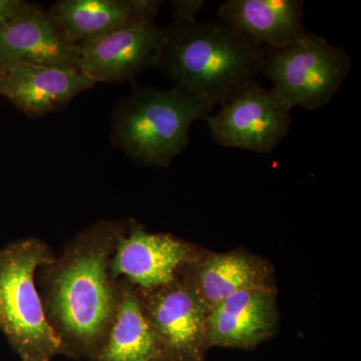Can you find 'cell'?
<instances>
[{
  "label": "cell",
  "instance_id": "cell-15",
  "mask_svg": "<svg viewBox=\"0 0 361 361\" xmlns=\"http://www.w3.org/2000/svg\"><path fill=\"white\" fill-rule=\"evenodd\" d=\"M300 0H227L218 7V20L256 47H280L305 35Z\"/></svg>",
  "mask_w": 361,
  "mask_h": 361
},
{
  "label": "cell",
  "instance_id": "cell-14",
  "mask_svg": "<svg viewBox=\"0 0 361 361\" xmlns=\"http://www.w3.org/2000/svg\"><path fill=\"white\" fill-rule=\"evenodd\" d=\"M209 310L232 294L247 289L275 286L267 261L247 252L196 255L180 272Z\"/></svg>",
  "mask_w": 361,
  "mask_h": 361
},
{
  "label": "cell",
  "instance_id": "cell-16",
  "mask_svg": "<svg viewBox=\"0 0 361 361\" xmlns=\"http://www.w3.org/2000/svg\"><path fill=\"white\" fill-rule=\"evenodd\" d=\"M120 280V297L103 348L96 361H149L164 355L142 314L134 285Z\"/></svg>",
  "mask_w": 361,
  "mask_h": 361
},
{
  "label": "cell",
  "instance_id": "cell-13",
  "mask_svg": "<svg viewBox=\"0 0 361 361\" xmlns=\"http://www.w3.org/2000/svg\"><path fill=\"white\" fill-rule=\"evenodd\" d=\"M161 4L157 0H59L47 13L66 39L82 44L155 23Z\"/></svg>",
  "mask_w": 361,
  "mask_h": 361
},
{
  "label": "cell",
  "instance_id": "cell-1",
  "mask_svg": "<svg viewBox=\"0 0 361 361\" xmlns=\"http://www.w3.org/2000/svg\"><path fill=\"white\" fill-rule=\"evenodd\" d=\"M125 226L94 223L37 270L45 316L63 355L96 361L103 348L120 297L110 262Z\"/></svg>",
  "mask_w": 361,
  "mask_h": 361
},
{
  "label": "cell",
  "instance_id": "cell-11",
  "mask_svg": "<svg viewBox=\"0 0 361 361\" xmlns=\"http://www.w3.org/2000/svg\"><path fill=\"white\" fill-rule=\"evenodd\" d=\"M80 45L66 39L47 11L28 4L0 27V66L30 63L78 71Z\"/></svg>",
  "mask_w": 361,
  "mask_h": 361
},
{
  "label": "cell",
  "instance_id": "cell-4",
  "mask_svg": "<svg viewBox=\"0 0 361 361\" xmlns=\"http://www.w3.org/2000/svg\"><path fill=\"white\" fill-rule=\"evenodd\" d=\"M54 256L35 237L0 249V331L21 361H51L61 355L35 284L37 270Z\"/></svg>",
  "mask_w": 361,
  "mask_h": 361
},
{
  "label": "cell",
  "instance_id": "cell-12",
  "mask_svg": "<svg viewBox=\"0 0 361 361\" xmlns=\"http://www.w3.org/2000/svg\"><path fill=\"white\" fill-rule=\"evenodd\" d=\"M94 85L80 71L71 68L16 63L0 71V97L30 118L63 110Z\"/></svg>",
  "mask_w": 361,
  "mask_h": 361
},
{
  "label": "cell",
  "instance_id": "cell-19",
  "mask_svg": "<svg viewBox=\"0 0 361 361\" xmlns=\"http://www.w3.org/2000/svg\"><path fill=\"white\" fill-rule=\"evenodd\" d=\"M149 361H175V360H171V358L167 357V356L160 355V356H157V357L153 358V360H149Z\"/></svg>",
  "mask_w": 361,
  "mask_h": 361
},
{
  "label": "cell",
  "instance_id": "cell-9",
  "mask_svg": "<svg viewBox=\"0 0 361 361\" xmlns=\"http://www.w3.org/2000/svg\"><path fill=\"white\" fill-rule=\"evenodd\" d=\"M165 39L166 27L155 23L78 44V71L94 84L129 82L157 68Z\"/></svg>",
  "mask_w": 361,
  "mask_h": 361
},
{
  "label": "cell",
  "instance_id": "cell-7",
  "mask_svg": "<svg viewBox=\"0 0 361 361\" xmlns=\"http://www.w3.org/2000/svg\"><path fill=\"white\" fill-rule=\"evenodd\" d=\"M135 288L142 314L163 355L175 361H204L209 308L182 276L153 289Z\"/></svg>",
  "mask_w": 361,
  "mask_h": 361
},
{
  "label": "cell",
  "instance_id": "cell-8",
  "mask_svg": "<svg viewBox=\"0 0 361 361\" xmlns=\"http://www.w3.org/2000/svg\"><path fill=\"white\" fill-rule=\"evenodd\" d=\"M196 255L193 247L173 235L149 233L135 221H126L111 256L110 272L115 280L153 289L175 281Z\"/></svg>",
  "mask_w": 361,
  "mask_h": 361
},
{
  "label": "cell",
  "instance_id": "cell-17",
  "mask_svg": "<svg viewBox=\"0 0 361 361\" xmlns=\"http://www.w3.org/2000/svg\"><path fill=\"white\" fill-rule=\"evenodd\" d=\"M173 8V16L179 20H197L202 9L205 6L204 0H173L171 1Z\"/></svg>",
  "mask_w": 361,
  "mask_h": 361
},
{
  "label": "cell",
  "instance_id": "cell-18",
  "mask_svg": "<svg viewBox=\"0 0 361 361\" xmlns=\"http://www.w3.org/2000/svg\"><path fill=\"white\" fill-rule=\"evenodd\" d=\"M27 6L23 0H0V27L20 16Z\"/></svg>",
  "mask_w": 361,
  "mask_h": 361
},
{
  "label": "cell",
  "instance_id": "cell-10",
  "mask_svg": "<svg viewBox=\"0 0 361 361\" xmlns=\"http://www.w3.org/2000/svg\"><path fill=\"white\" fill-rule=\"evenodd\" d=\"M277 325L276 287L239 291L209 310L207 348L253 349L269 339Z\"/></svg>",
  "mask_w": 361,
  "mask_h": 361
},
{
  "label": "cell",
  "instance_id": "cell-5",
  "mask_svg": "<svg viewBox=\"0 0 361 361\" xmlns=\"http://www.w3.org/2000/svg\"><path fill=\"white\" fill-rule=\"evenodd\" d=\"M351 71L341 47L315 33L280 47H265L261 73L293 110H319L330 103Z\"/></svg>",
  "mask_w": 361,
  "mask_h": 361
},
{
  "label": "cell",
  "instance_id": "cell-3",
  "mask_svg": "<svg viewBox=\"0 0 361 361\" xmlns=\"http://www.w3.org/2000/svg\"><path fill=\"white\" fill-rule=\"evenodd\" d=\"M214 108L180 87H135L114 108L111 144L139 165L167 168L189 145L193 123Z\"/></svg>",
  "mask_w": 361,
  "mask_h": 361
},
{
  "label": "cell",
  "instance_id": "cell-6",
  "mask_svg": "<svg viewBox=\"0 0 361 361\" xmlns=\"http://www.w3.org/2000/svg\"><path fill=\"white\" fill-rule=\"evenodd\" d=\"M291 111L272 90L253 80L205 121L219 146L269 154L290 130Z\"/></svg>",
  "mask_w": 361,
  "mask_h": 361
},
{
  "label": "cell",
  "instance_id": "cell-20",
  "mask_svg": "<svg viewBox=\"0 0 361 361\" xmlns=\"http://www.w3.org/2000/svg\"><path fill=\"white\" fill-rule=\"evenodd\" d=\"M0 71H1V66H0Z\"/></svg>",
  "mask_w": 361,
  "mask_h": 361
},
{
  "label": "cell",
  "instance_id": "cell-2",
  "mask_svg": "<svg viewBox=\"0 0 361 361\" xmlns=\"http://www.w3.org/2000/svg\"><path fill=\"white\" fill-rule=\"evenodd\" d=\"M264 49L244 39L222 21L175 18L166 27V39L157 70L175 87L224 106L256 80Z\"/></svg>",
  "mask_w": 361,
  "mask_h": 361
}]
</instances>
